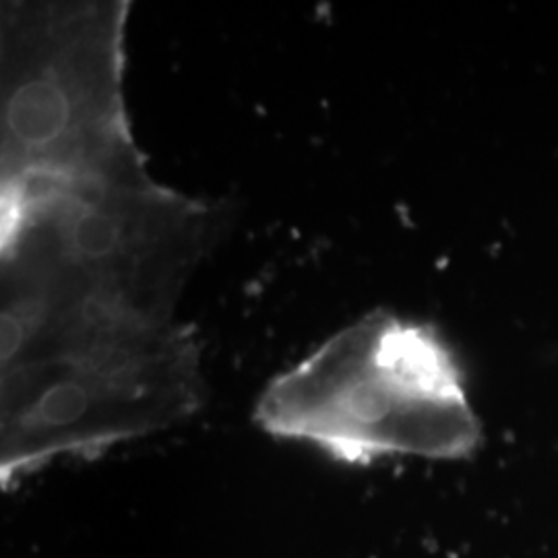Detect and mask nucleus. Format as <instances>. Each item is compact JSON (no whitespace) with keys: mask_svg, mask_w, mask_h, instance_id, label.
<instances>
[{"mask_svg":"<svg viewBox=\"0 0 558 558\" xmlns=\"http://www.w3.org/2000/svg\"><path fill=\"white\" fill-rule=\"evenodd\" d=\"M2 304L50 311L104 304L177 315L216 240L218 211L151 177L108 186L4 182Z\"/></svg>","mask_w":558,"mask_h":558,"instance_id":"f257e3e1","label":"nucleus"},{"mask_svg":"<svg viewBox=\"0 0 558 558\" xmlns=\"http://www.w3.org/2000/svg\"><path fill=\"white\" fill-rule=\"evenodd\" d=\"M199 341L179 320L66 325L0 356V482L62 458L94 459L195 416Z\"/></svg>","mask_w":558,"mask_h":558,"instance_id":"f03ea898","label":"nucleus"},{"mask_svg":"<svg viewBox=\"0 0 558 558\" xmlns=\"http://www.w3.org/2000/svg\"><path fill=\"white\" fill-rule=\"evenodd\" d=\"M255 422L348 465L463 459L482 442L458 360L422 323L375 311L263 389Z\"/></svg>","mask_w":558,"mask_h":558,"instance_id":"7ed1b4c3","label":"nucleus"},{"mask_svg":"<svg viewBox=\"0 0 558 558\" xmlns=\"http://www.w3.org/2000/svg\"><path fill=\"white\" fill-rule=\"evenodd\" d=\"M129 2L2 9V182L106 186L149 177L124 101Z\"/></svg>","mask_w":558,"mask_h":558,"instance_id":"20e7f679","label":"nucleus"}]
</instances>
